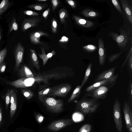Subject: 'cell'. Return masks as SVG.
Masks as SVG:
<instances>
[{
	"mask_svg": "<svg viewBox=\"0 0 132 132\" xmlns=\"http://www.w3.org/2000/svg\"><path fill=\"white\" fill-rule=\"evenodd\" d=\"M82 48L83 50L88 52H94L97 49V47L91 44L84 46Z\"/></svg>",
	"mask_w": 132,
	"mask_h": 132,
	"instance_id": "cell-35",
	"label": "cell"
},
{
	"mask_svg": "<svg viewBox=\"0 0 132 132\" xmlns=\"http://www.w3.org/2000/svg\"><path fill=\"white\" fill-rule=\"evenodd\" d=\"M18 73L21 78H34L35 76L28 67L24 65L19 69Z\"/></svg>",
	"mask_w": 132,
	"mask_h": 132,
	"instance_id": "cell-18",
	"label": "cell"
},
{
	"mask_svg": "<svg viewBox=\"0 0 132 132\" xmlns=\"http://www.w3.org/2000/svg\"><path fill=\"white\" fill-rule=\"evenodd\" d=\"M23 13L25 15L32 16H38L39 15L38 13L36 12L29 10L24 11Z\"/></svg>",
	"mask_w": 132,
	"mask_h": 132,
	"instance_id": "cell-40",
	"label": "cell"
},
{
	"mask_svg": "<svg viewBox=\"0 0 132 132\" xmlns=\"http://www.w3.org/2000/svg\"><path fill=\"white\" fill-rule=\"evenodd\" d=\"M24 49L20 42L15 47L14 53L15 60V68L17 69L23 62Z\"/></svg>",
	"mask_w": 132,
	"mask_h": 132,
	"instance_id": "cell-11",
	"label": "cell"
},
{
	"mask_svg": "<svg viewBox=\"0 0 132 132\" xmlns=\"http://www.w3.org/2000/svg\"><path fill=\"white\" fill-rule=\"evenodd\" d=\"M39 20L35 18H31L24 19L22 24L21 29L22 31H25L28 29L37 26Z\"/></svg>",
	"mask_w": 132,
	"mask_h": 132,
	"instance_id": "cell-16",
	"label": "cell"
},
{
	"mask_svg": "<svg viewBox=\"0 0 132 132\" xmlns=\"http://www.w3.org/2000/svg\"><path fill=\"white\" fill-rule=\"evenodd\" d=\"M59 15L61 23L65 24V19L68 17V14L67 11L64 9H61L59 12Z\"/></svg>",
	"mask_w": 132,
	"mask_h": 132,
	"instance_id": "cell-24",
	"label": "cell"
},
{
	"mask_svg": "<svg viewBox=\"0 0 132 132\" xmlns=\"http://www.w3.org/2000/svg\"><path fill=\"white\" fill-rule=\"evenodd\" d=\"M6 68V64L5 62H3L0 66V73L5 71Z\"/></svg>",
	"mask_w": 132,
	"mask_h": 132,
	"instance_id": "cell-45",
	"label": "cell"
},
{
	"mask_svg": "<svg viewBox=\"0 0 132 132\" xmlns=\"http://www.w3.org/2000/svg\"><path fill=\"white\" fill-rule=\"evenodd\" d=\"M130 29V28L126 29H121L120 31V35L116 33L112 32L109 35L115 41L119 47L122 49L125 47L132 39Z\"/></svg>",
	"mask_w": 132,
	"mask_h": 132,
	"instance_id": "cell-3",
	"label": "cell"
},
{
	"mask_svg": "<svg viewBox=\"0 0 132 132\" xmlns=\"http://www.w3.org/2000/svg\"><path fill=\"white\" fill-rule=\"evenodd\" d=\"M18 29V25L15 17L13 18L9 24L8 33L9 34L13 30L17 31Z\"/></svg>",
	"mask_w": 132,
	"mask_h": 132,
	"instance_id": "cell-25",
	"label": "cell"
},
{
	"mask_svg": "<svg viewBox=\"0 0 132 132\" xmlns=\"http://www.w3.org/2000/svg\"><path fill=\"white\" fill-rule=\"evenodd\" d=\"M127 57V65L130 75H131L132 71V50L130 52Z\"/></svg>",
	"mask_w": 132,
	"mask_h": 132,
	"instance_id": "cell-31",
	"label": "cell"
},
{
	"mask_svg": "<svg viewBox=\"0 0 132 132\" xmlns=\"http://www.w3.org/2000/svg\"><path fill=\"white\" fill-rule=\"evenodd\" d=\"M21 91L23 96L28 100L31 98L34 95L33 93L29 89H22Z\"/></svg>",
	"mask_w": 132,
	"mask_h": 132,
	"instance_id": "cell-29",
	"label": "cell"
},
{
	"mask_svg": "<svg viewBox=\"0 0 132 132\" xmlns=\"http://www.w3.org/2000/svg\"><path fill=\"white\" fill-rule=\"evenodd\" d=\"M123 52H121L120 53L113 54L110 55L108 57L109 62L111 63L113 61L115 60L118 58L122 53Z\"/></svg>",
	"mask_w": 132,
	"mask_h": 132,
	"instance_id": "cell-38",
	"label": "cell"
},
{
	"mask_svg": "<svg viewBox=\"0 0 132 132\" xmlns=\"http://www.w3.org/2000/svg\"><path fill=\"white\" fill-rule=\"evenodd\" d=\"M73 19L76 23L79 25L85 28H90L94 24V23L91 21L84 19L81 17L74 15L73 16Z\"/></svg>",
	"mask_w": 132,
	"mask_h": 132,
	"instance_id": "cell-19",
	"label": "cell"
},
{
	"mask_svg": "<svg viewBox=\"0 0 132 132\" xmlns=\"http://www.w3.org/2000/svg\"><path fill=\"white\" fill-rule=\"evenodd\" d=\"M17 105V101L11 104L10 109V118L11 120L13 117L16 111Z\"/></svg>",
	"mask_w": 132,
	"mask_h": 132,
	"instance_id": "cell-30",
	"label": "cell"
},
{
	"mask_svg": "<svg viewBox=\"0 0 132 132\" xmlns=\"http://www.w3.org/2000/svg\"><path fill=\"white\" fill-rule=\"evenodd\" d=\"M51 2L52 5V10L54 11L59 6L60 2L58 0H51Z\"/></svg>",
	"mask_w": 132,
	"mask_h": 132,
	"instance_id": "cell-41",
	"label": "cell"
},
{
	"mask_svg": "<svg viewBox=\"0 0 132 132\" xmlns=\"http://www.w3.org/2000/svg\"><path fill=\"white\" fill-rule=\"evenodd\" d=\"M51 26L53 33H56L57 31V24L56 20L54 18L52 20Z\"/></svg>",
	"mask_w": 132,
	"mask_h": 132,
	"instance_id": "cell-37",
	"label": "cell"
},
{
	"mask_svg": "<svg viewBox=\"0 0 132 132\" xmlns=\"http://www.w3.org/2000/svg\"><path fill=\"white\" fill-rule=\"evenodd\" d=\"M14 91V90L13 89H9L7 91L5 95V108L6 110H7L8 107L9 105L10 102L11 97Z\"/></svg>",
	"mask_w": 132,
	"mask_h": 132,
	"instance_id": "cell-28",
	"label": "cell"
},
{
	"mask_svg": "<svg viewBox=\"0 0 132 132\" xmlns=\"http://www.w3.org/2000/svg\"><path fill=\"white\" fill-rule=\"evenodd\" d=\"M71 88V85L69 84H59L52 87L51 92L46 96L65 97Z\"/></svg>",
	"mask_w": 132,
	"mask_h": 132,
	"instance_id": "cell-6",
	"label": "cell"
},
{
	"mask_svg": "<svg viewBox=\"0 0 132 132\" xmlns=\"http://www.w3.org/2000/svg\"><path fill=\"white\" fill-rule=\"evenodd\" d=\"M38 98L48 110L53 113H60L64 109V103L61 99H56L46 95L38 96Z\"/></svg>",
	"mask_w": 132,
	"mask_h": 132,
	"instance_id": "cell-2",
	"label": "cell"
},
{
	"mask_svg": "<svg viewBox=\"0 0 132 132\" xmlns=\"http://www.w3.org/2000/svg\"><path fill=\"white\" fill-rule=\"evenodd\" d=\"M35 117L39 123H41L43 121L44 118L42 115L39 114H36Z\"/></svg>",
	"mask_w": 132,
	"mask_h": 132,
	"instance_id": "cell-43",
	"label": "cell"
},
{
	"mask_svg": "<svg viewBox=\"0 0 132 132\" xmlns=\"http://www.w3.org/2000/svg\"><path fill=\"white\" fill-rule=\"evenodd\" d=\"M69 41V38L67 37L63 36H62L61 39L59 41L60 43H64L67 42Z\"/></svg>",
	"mask_w": 132,
	"mask_h": 132,
	"instance_id": "cell-47",
	"label": "cell"
},
{
	"mask_svg": "<svg viewBox=\"0 0 132 132\" xmlns=\"http://www.w3.org/2000/svg\"><path fill=\"white\" fill-rule=\"evenodd\" d=\"M42 54L39 53V56L40 59H42L43 61V65L44 66L47 63L48 59L47 58V55L46 54L44 48H41Z\"/></svg>",
	"mask_w": 132,
	"mask_h": 132,
	"instance_id": "cell-32",
	"label": "cell"
},
{
	"mask_svg": "<svg viewBox=\"0 0 132 132\" xmlns=\"http://www.w3.org/2000/svg\"><path fill=\"white\" fill-rule=\"evenodd\" d=\"M100 105L98 100L82 98L76 103L75 110L84 114H91L96 111Z\"/></svg>",
	"mask_w": 132,
	"mask_h": 132,
	"instance_id": "cell-1",
	"label": "cell"
},
{
	"mask_svg": "<svg viewBox=\"0 0 132 132\" xmlns=\"http://www.w3.org/2000/svg\"><path fill=\"white\" fill-rule=\"evenodd\" d=\"M35 82L33 78H22L13 81H7L6 83L16 88H26L32 86Z\"/></svg>",
	"mask_w": 132,
	"mask_h": 132,
	"instance_id": "cell-9",
	"label": "cell"
},
{
	"mask_svg": "<svg viewBox=\"0 0 132 132\" xmlns=\"http://www.w3.org/2000/svg\"><path fill=\"white\" fill-rule=\"evenodd\" d=\"M129 89H128V93L129 95L131 97H132V82L131 81L130 84V85L129 86Z\"/></svg>",
	"mask_w": 132,
	"mask_h": 132,
	"instance_id": "cell-50",
	"label": "cell"
},
{
	"mask_svg": "<svg viewBox=\"0 0 132 132\" xmlns=\"http://www.w3.org/2000/svg\"><path fill=\"white\" fill-rule=\"evenodd\" d=\"M65 1L72 8H75V4L73 1L71 0H66Z\"/></svg>",
	"mask_w": 132,
	"mask_h": 132,
	"instance_id": "cell-46",
	"label": "cell"
},
{
	"mask_svg": "<svg viewBox=\"0 0 132 132\" xmlns=\"http://www.w3.org/2000/svg\"><path fill=\"white\" fill-rule=\"evenodd\" d=\"M42 36L48 37V34L41 31H37L31 33L30 35L31 42L32 43L36 45L41 44L42 43L40 41V37Z\"/></svg>",
	"mask_w": 132,
	"mask_h": 132,
	"instance_id": "cell-15",
	"label": "cell"
},
{
	"mask_svg": "<svg viewBox=\"0 0 132 132\" xmlns=\"http://www.w3.org/2000/svg\"><path fill=\"white\" fill-rule=\"evenodd\" d=\"M112 2L117 10L120 12L122 13V12L119 1L117 0H112Z\"/></svg>",
	"mask_w": 132,
	"mask_h": 132,
	"instance_id": "cell-39",
	"label": "cell"
},
{
	"mask_svg": "<svg viewBox=\"0 0 132 132\" xmlns=\"http://www.w3.org/2000/svg\"><path fill=\"white\" fill-rule=\"evenodd\" d=\"M98 57L100 65H104L106 59V53L103 41L100 38L98 39Z\"/></svg>",
	"mask_w": 132,
	"mask_h": 132,
	"instance_id": "cell-14",
	"label": "cell"
},
{
	"mask_svg": "<svg viewBox=\"0 0 132 132\" xmlns=\"http://www.w3.org/2000/svg\"><path fill=\"white\" fill-rule=\"evenodd\" d=\"M30 50L31 52V58L33 65L37 69L39 70L40 68L39 62L35 51L34 50L31 49Z\"/></svg>",
	"mask_w": 132,
	"mask_h": 132,
	"instance_id": "cell-21",
	"label": "cell"
},
{
	"mask_svg": "<svg viewBox=\"0 0 132 132\" xmlns=\"http://www.w3.org/2000/svg\"><path fill=\"white\" fill-rule=\"evenodd\" d=\"M2 31L1 29L0 28V42L1 38L2 35Z\"/></svg>",
	"mask_w": 132,
	"mask_h": 132,
	"instance_id": "cell-51",
	"label": "cell"
},
{
	"mask_svg": "<svg viewBox=\"0 0 132 132\" xmlns=\"http://www.w3.org/2000/svg\"><path fill=\"white\" fill-rule=\"evenodd\" d=\"M11 3L8 0H3L0 3V16L9 7Z\"/></svg>",
	"mask_w": 132,
	"mask_h": 132,
	"instance_id": "cell-23",
	"label": "cell"
},
{
	"mask_svg": "<svg viewBox=\"0 0 132 132\" xmlns=\"http://www.w3.org/2000/svg\"><path fill=\"white\" fill-rule=\"evenodd\" d=\"M51 73H38L34 76L35 82L38 84L43 82L45 84L48 83L49 80L51 79H59L67 77V75L64 72L61 71H51Z\"/></svg>",
	"mask_w": 132,
	"mask_h": 132,
	"instance_id": "cell-4",
	"label": "cell"
},
{
	"mask_svg": "<svg viewBox=\"0 0 132 132\" xmlns=\"http://www.w3.org/2000/svg\"><path fill=\"white\" fill-rule=\"evenodd\" d=\"M113 116L116 128L118 132H122V123L121 104L117 98H116L113 108Z\"/></svg>",
	"mask_w": 132,
	"mask_h": 132,
	"instance_id": "cell-5",
	"label": "cell"
},
{
	"mask_svg": "<svg viewBox=\"0 0 132 132\" xmlns=\"http://www.w3.org/2000/svg\"><path fill=\"white\" fill-rule=\"evenodd\" d=\"M91 129V125L89 124L86 123L81 127L78 132H90Z\"/></svg>",
	"mask_w": 132,
	"mask_h": 132,
	"instance_id": "cell-33",
	"label": "cell"
},
{
	"mask_svg": "<svg viewBox=\"0 0 132 132\" xmlns=\"http://www.w3.org/2000/svg\"><path fill=\"white\" fill-rule=\"evenodd\" d=\"M120 2L124 13L128 20L132 24L131 9L128 2L126 0H120Z\"/></svg>",
	"mask_w": 132,
	"mask_h": 132,
	"instance_id": "cell-17",
	"label": "cell"
},
{
	"mask_svg": "<svg viewBox=\"0 0 132 132\" xmlns=\"http://www.w3.org/2000/svg\"><path fill=\"white\" fill-rule=\"evenodd\" d=\"M52 87H48L43 89L39 91L38 93V96L47 95L51 91Z\"/></svg>",
	"mask_w": 132,
	"mask_h": 132,
	"instance_id": "cell-36",
	"label": "cell"
},
{
	"mask_svg": "<svg viewBox=\"0 0 132 132\" xmlns=\"http://www.w3.org/2000/svg\"><path fill=\"white\" fill-rule=\"evenodd\" d=\"M50 11L49 8L45 11L42 14L43 17L45 19H47Z\"/></svg>",
	"mask_w": 132,
	"mask_h": 132,
	"instance_id": "cell-44",
	"label": "cell"
},
{
	"mask_svg": "<svg viewBox=\"0 0 132 132\" xmlns=\"http://www.w3.org/2000/svg\"><path fill=\"white\" fill-rule=\"evenodd\" d=\"M118 76V74L117 73L109 78L95 82L87 87L85 91L87 92H90L100 86L104 85L109 86L111 88L116 83Z\"/></svg>",
	"mask_w": 132,
	"mask_h": 132,
	"instance_id": "cell-8",
	"label": "cell"
},
{
	"mask_svg": "<svg viewBox=\"0 0 132 132\" xmlns=\"http://www.w3.org/2000/svg\"><path fill=\"white\" fill-rule=\"evenodd\" d=\"M81 13L85 16L87 17H95L98 15L97 13L89 9H86L83 10Z\"/></svg>",
	"mask_w": 132,
	"mask_h": 132,
	"instance_id": "cell-27",
	"label": "cell"
},
{
	"mask_svg": "<svg viewBox=\"0 0 132 132\" xmlns=\"http://www.w3.org/2000/svg\"><path fill=\"white\" fill-rule=\"evenodd\" d=\"M116 68V67H115L103 71L97 76L94 82H96L112 77L114 75Z\"/></svg>",
	"mask_w": 132,
	"mask_h": 132,
	"instance_id": "cell-13",
	"label": "cell"
},
{
	"mask_svg": "<svg viewBox=\"0 0 132 132\" xmlns=\"http://www.w3.org/2000/svg\"><path fill=\"white\" fill-rule=\"evenodd\" d=\"M81 89L80 86L79 85H78L75 88L68 100V103L73 101L79 96L81 93Z\"/></svg>",
	"mask_w": 132,
	"mask_h": 132,
	"instance_id": "cell-20",
	"label": "cell"
},
{
	"mask_svg": "<svg viewBox=\"0 0 132 132\" xmlns=\"http://www.w3.org/2000/svg\"><path fill=\"white\" fill-rule=\"evenodd\" d=\"M55 52L53 50L51 52L47 54V57L48 59H50L53 56L55 55Z\"/></svg>",
	"mask_w": 132,
	"mask_h": 132,
	"instance_id": "cell-48",
	"label": "cell"
},
{
	"mask_svg": "<svg viewBox=\"0 0 132 132\" xmlns=\"http://www.w3.org/2000/svg\"><path fill=\"white\" fill-rule=\"evenodd\" d=\"M123 109L126 128L129 132H132V114L130 108L127 103L124 101Z\"/></svg>",
	"mask_w": 132,
	"mask_h": 132,
	"instance_id": "cell-10",
	"label": "cell"
},
{
	"mask_svg": "<svg viewBox=\"0 0 132 132\" xmlns=\"http://www.w3.org/2000/svg\"><path fill=\"white\" fill-rule=\"evenodd\" d=\"M7 52L6 47H5L0 51V66L3 63L6 56Z\"/></svg>",
	"mask_w": 132,
	"mask_h": 132,
	"instance_id": "cell-34",
	"label": "cell"
},
{
	"mask_svg": "<svg viewBox=\"0 0 132 132\" xmlns=\"http://www.w3.org/2000/svg\"><path fill=\"white\" fill-rule=\"evenodd\" d=\"M2 120V107L0 105V128L1 127Z\"/></svg>",
	"mask_w": 132,
	"mask_h": 132,
	"instance_id": "cell-49",
	"label": "cell"
},
{
	"mask_svg": "<svg viewBox=\"0 0 132 132\" xmlns=\"http://www.w3.org/2000/svg\"><path fill=\"white\" fill-rule=\"evenodd\" d=\"M17 101L16 94L15 91L14 90L11 97L10 101L11 104L13 103L14 101Z\"/></svg>",
	"mask_w": 132,
	"mask_h": 132,
	"instance_id": "cell-42",
	"label": "cell"
},
{
	"mask_svg": "<svg viewBox=\"0 0 132 132\" xmlns=\"http://www.w3.org/2000/svg\"><path fill=\"white\" fill-rule=\"evenodd\" d=\"M92 67V63H90L88 65L83 80L80 86L81 88L87 81L88 79L90 74Z\"/></svg>",
	"mask_w": 132,
	"mask_h": 132,
	"instance_id": "cell-22",
	"label": "cell"
},
{
	"mask_svg": "<svg viewBox=\"0 0 132 132\" xmlns=\"http://www.w3.org/2000/svg\"><path fill=\"white\" fill-rule=\"evenodd\" d=\"M73 123L71 119H67L54 121L49 125L48 129L53 131H57Z\"/></svg>",
	"mask_w": 132,
	"mask_h": 132,
	"instance_id": "cell-12",
	"label": "cell"
},
{
	"mask_svg": "<svg viewBox=\"0 0 132 132\" xmlns=\"http://www.w3.org/2000/svg\"><path fill=\"white\" fill-rule=\"evenodd\" d=\"M111 88L107 86H102L84 94L86 97H90L97 100L104 99Z\"/></svg>",
	"mask_w": 132,
	"mask_h": 132,
	"instance_id": "cell-7",
	"label": "cell"
},
{
	"mask_svg": "<svg viewBox=\"0 0 132 132\" xmlns=\"http://www.w3.org/2000/svg\"><path fill=\"white\" fill-rule=\"evenodd\" d=\"M47 0H37V1L39 2H45L47 1Z\"/></svg>",
	"mask_w": 132,
	"mask_h": 132,
	"instance_id": "cell-52",
	"label": "cell"
},
{
	"mask_svg": "<svg viewBox=\"0 0 132 132\" xmlns=\"http://www.w3.org/2000/svg\"><path fill=\"white\" fill-rule=\"evenodd\" d=\"M45 4H37L29 5L27 7L33 10L37 11H42L44 9L46 6Z\"/></svg>",
	"mask_w": 132,
	"mask_h": 132,
	"instance_id": "cell-26",
	"label": "cell"
}]
</instances>
